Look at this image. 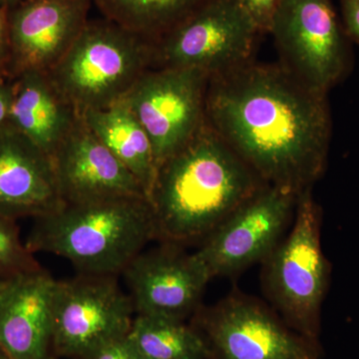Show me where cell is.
<instances>
[{
	"label": "cell",
	"mask_w": 359,
	"mask_h": 359,
	"mask_svg": "<svg viewBox=\"0 0 359 359\" xmlns=\"http://www.w3.org/2000/svg\"><path fill=\"white\" fill-rule=\"evenodd\" d=\"M205 120L269 185L301 194L325 173L332 129L327 94L280 63L252 60L210 77Z\"/></svg>",
	"instance_id": "obj_1"
},
{
	"label": "cell",
	"mask_w": 359,
	"mask_h": 359,
	"mask_svg": "<svg viewBox=\"0 0 359 359\" xmlns=\"http://www.w3.org/2000/svg\"><path fill=\"white\" fill-rule=\"evenodd\" d=\"M264 185L205 120L158 167L149 196L158 240L176 245L207 238Z\"/></svg>",
	"instance_id": "obj_2"
},
{
	"label": "cell",
	"mask_w": 359,
	"mask_h": 359,
	"mask_svg": "<svg viewBox=\"0 0 359 359\" xmlns=\"http://www.w3.org/2000/svg\"><path fill=\"white\" fill-rule=\"evenodd\" d=\"M157 238L147 197L65 204L35 219L25 245L68 259L83 275L117 276Z\"/></svg>",
	"instance_id": "obj_3"
},
{
	"label": "cell",
	"mask_w": 359,
	"mask_h": 359,
	"mask_svg": "<svg viewBox=\"0 0 359 359\" xmlns=\"http://www.w3.org/2000/svg\"><path fill=\"white\" fill-rule=\"evenodd\" d=\"M156 41L105 18L90 20L48 74L79 115L122 100L154 68Z\"/></svg>",
	"instance_id": "obj_4"
},
{
	"label": "cell",
	"mask_w": 359,
	"mask_h": 359,
	"mask_svg": "<svg viewBox=\"0 0 359 359\" xmlns=\"http://www.w3.org/2000/svg\"><path fill=\"white\" fill-rule=\"evenodd\" d=\"M323 212L311 189L297 196L292 226L264 262V287L278 316L320 344L321 306L330 287V262L321 247Z\"/></svg>",
	"instance_id": "obj_5"
},
{
	"label": "cell",
	"mask_w": 359,
	"mask_h": 359,
	"mask_svg": "<svg viewBox=\"0 0 359 359\" xmlns=\"http://www.w3.org/2000/svg\"><path fill=\"white\" fill-rule=\"evenodd\" d=\"M269 34L280 65L302 83L328 94L351 68V49L332 0H280Z\"/></svg>",
	"instance_id": "obj_6"
},
{
	"label": "cell",
	"mask_w": 359,
	"mask_h": 359,
	"mask_svg": "<svg viewBox=\"0 0 359 359\" xmlns=\"http://www.w3.org/2000/svg\"><path fill=\"white\" fill-rule=\"evenodd\" d=\"M238 0H210L156 41L154 68L221 74L252 61L259 36Z\"/></svg>",
	"instance_id": "obj_7"
},
{
	"label": "cell",
	"mask_w": 359,
	"mask_h": 359,
	"mask_svg": "<svg viewBox=\"0 0 359 359\" xmlns=\"http://www.w3.org/2000/svg\"><path fill=\"white\" fill-rule=\"evenodd\" d=\"M116 278L81 273L57 280L52 344L59 353L92 359L102 347L129 334L134 306Z\"/></svg>",
	"instance_id": "obj_8"
},
{
	"label": "cell",
	"mask_w": 359,
	"mask_h": 359,
	"mask_svg": "<svg viewBox=\"0 0 359 359\" xmlns=\"http://www.w3.org/2000/svg\"><path fill=\"white\" fill-rule=\"evenodd\" d=\"M210 76L187 68H152L124 97L152 143L158 167L205 123Z\"/></svg>",
	"instance_id": "obj_9"
},
{
	"label": "cell",
	"mask_w": 359,
	"mask_h": 359,
	"mask_svg": "<svg viewBox=\"0 0 359 359\" xmlns=\"http://www.w3.org/2000/svg\"><path fill=\"white\" fill-rule=\"evenodd\" d=\"M299 195L266 184L224 219L196 252L211 278L264 263L292 224Z\"/></svg>",
	"instance_id": "obj_10"
},
{
	"label": "cell",
	"mask_w": 359,
	"mask_h": 359,
	"mask_svg": "<svg viewBox=\"0 0 359 359\" xmlns=\"http://www.w3.org/2000/svg\"><path fill=\"white\" fill-rule=\"evenodd\" d=\"M201 328L211 359H320V344L248 295H229L207 309Z\"/></svg>",
	"instance_id": "obj_11"
},
{
	"label": "cell",
	"mask_w": 359,
	"mask_h": 359,
	"mask_svg": "<svg viewBox=\"0 0 359 359\" xmlns=\"http://www.w3.org/2000/svg\"><path fill=\"white\" fill-rule=\"evenodd\" d=\"M138 316L184 320L199 306L212 280L199 257L165 244L143 250L123 271Z\"/></svg>",
	"instance_id": "obj_12"
},
{
	"label": "cell",
	"mask_w": 359,
	"mask_h": 359,
	"mask_svg": "<svg viewBox=\"0 0 359 359\" xmlns=\"http://www.w3.org/2000/svg\"><path fill=\"white\" fill-rule=\"evenodd\" d=\"M93 0H29L6 11L9 70L47 72L69 50L89 20Z\"/></svg>",
	"instance_id": "obj_13"
},
{
	"label": "cell",
	"mask_w": 359,
	"mask_h": 359,
	"mask_svg": "<svg viewBox=\"0 0 359 359\" xmlns=\"http://www.w3.org/2000/svg\"><path fill=\"white\" fill-rule=\"evenodd\" d=\"M51 159L65 204L147 197L138 180L97 138L81 116Z\"/></svg>",
	"instance_id": "obj_14"
},
{
	"label": "cell",
	"mask_w": 359,
	"mask_h": 359,
	"mask_svg": "<svg viewBox=\"0 0 359 359\" xmlns=\"http://www.w3.org/2000/svg\"><path fill=\"white\" fill-rule=\"evenodd\" d=\"M63 205L50 156L8 122L0 127V216L36 219Z\"/></svg>",
	"instance_id": "obj_15"
},
{
	"label": "cell",
	"mask_w": 359,
	"mask_h": 359,
	"mask_svg": "<svg viewBox=\"0 0 359 359\" xmlns=\"http://www.w3.org/2000/svg\"><path fill=\"white\" fill-rule=\"evenodd\" d=\"M56 283L41 268L7 282L0 294V348L9 359H48Z\"/></svg>",
	"instance_id": "obj_16"
},
{
	"label": "cell",
	"mask_w": 359,
	"mask_h": 359,
	"mask_svg": "<svg viewBox=\"0 0 359 359\" xmlns=\"http://www.w3.org/2000/svg\"><path fill=\"white\" fill-rule=\"evenodd\" d=\"M15 79L8 123L52 158L80 115L48 73L25 71Z\"/></svg>",
	"instance_id": "obj_17"
},
{
	"label": "cell",
	"mask_w": 359,
	"mask_h": 359,
	"mask_svg": "<svg viewBox=\"0 0 359 359\" xmlns=\"http://www.w3.org/2000/svg\"><path fill=\"white\" fill-rule=\"evenodd\" d=\"M85 124L143 187L148 199L154 184L156 165L152 143L124 99L104 109L87 111Z\"/></svg>",
	"instance_id": "obj_18"
},
{
	"label": "cell",
	"mask_w": 359,
	"mask_h": 359,
	"mask_svg": "<svg viewBox=\"0 0 359 359\" xmlns=\"http://www.w3.org/2000/svg\"><path fill=\"white\" fill-rule=\"evenodd\" d=\"M210 0H93L103 18L157 41Z\"/></svg>",
	"instance_id": "obj_19"
},
{
	"label": "cell",
	"mask_w": 359,
	"mask_h": 359,
	"mask_svg": "<svg viewBox=\"0 0 359 359\" xmlns=\"http://www.w3.org/2000/svg\"><path fill=\"white\" fill-rule=\"evenodd\" d=\"M128 335L144 359H211L199 330L183 320L137 316Z\"/></svg>",
	"instance_id": "obj_20"
},
{
	"label": "cell",
	"mask_w": 359,
	"mask_h": 359,
	"mask_svg": "<svg viewBox=\"0 0 359 359\" xmlns=\"http://www.w3.org/2000/svg\"><path fill=\"white\" fill-rule=\"evenodd\" d=\"M40 268L21 241L16 219L0 216V278L11 280Z\"/></svg>",
	"instance_id": "obj_21"
},
{
	"label": "cell",
	"mask_w": 359,
	"mask_h": 359,
	"mask_svg": "<svg viewBox=\"0 0 359 359\" xmlns=\"http://www.w3.org/2000/svg\"><path fill=\"white\" fill-rule=\"evenodd\" d=\"M259 34L269 33L280 0H238Z\"/></svg>",
	"instance_id": "obj_22"
},
{
	"label": "cell",
	"mask_w": 359,
	"mask_h": 359,
	"mask_svg": "<svg viewBox=\"0 0 359 359\" xmlns=\"http://www.w3.org/2000/svg\"><path fill=\"white\" fill-rule=\"evenodd\" d=\"M128 334L102 347L92 359H144Z\"/></svg>",
	"instance_id": "obj_23"
},
{
	"label": "cell",
	"mask_w": 359,
	"mask_h": 359,
	"mask_svg": "<svg viewBox=\"0 0 359 359\" xmlns=\"http://www.w3.org/2000/svg\"><path fill=\"white\" fill-rule=\"evenodd\" d=\"M340 4L347 39L359 45V0H340Z\"/></svg>",
	"instance_id": "obj_24"
},
{
	"label": "cell",
	"mask_w": 359,
	"mask_h": 359,
	"mask_svg": "<svg viewBox=\"0 0 359 359\" xmlns=\"http://www.w3.org/2000/svg\"><path fill=\"white\" fill-rule=\"evenodd\" d=\"M11 65V45H9L8 26L6 13L0 8V80L4 73L9 70Z\"/></svg>",
	"instance_id": "obj_25"
},
{
	"label": "cell",
	"mask_w": 359,
	"mask_h": 359,
	"mask_svg": "<svg viewBox=\"0 0 359 359\" xmlns=\"http://www.w3.org/2000/svg\"><path fill=\"white\" fill-rule=\"evenodd\" d=\"M13 98V83L0 80V127L8 122Z\"/></svg>",
	"instance_id": "obj_26"
},
{
	"label": "cell",
	"mask_w": 359,
	"mask_h": 359,
	"mask_svg": "<svg viewBox=\"0 0 359 359\" xmlns=\"http://www.w3.org/2000/svg\"><path fill=\"white\" fill-rule=\"evenodd\" d=\"M29 1V0H0V8L4 9V11H9L13 7L20 6L21 4Z\"/></svg>",
	"instance_id": "obj_27"
},
{
	"label": "cell",
	"mask_w": 359,
	"mask_h": 359,
	"mask_svg": "<svg viewBox=\"0 0 359 359\" xmlns=\"http://www.w3.org/2000/svg\"><path fill=\"white\" fill-rule=\"evenodd\" d=\"M8 280H2V278H0V294H1L4 290L6 289Z\"/></svg>",
	"instance_id": "obj_28"
},
{
	"label": "cell",
	"mask_w": 359,
	"mask_h": 359,
	"mask_svg": "<svg viewBox=\"0 0 359 359\" xmlns=\"http://www.w3.org/2000/svg\"><path fill=\"white\" fill-rule=\"evenodd\" d=\"M0 359H9L6 353L0 348Z\"/></svg>",
	"instance_id": "obj_29"
}]
</instances>
